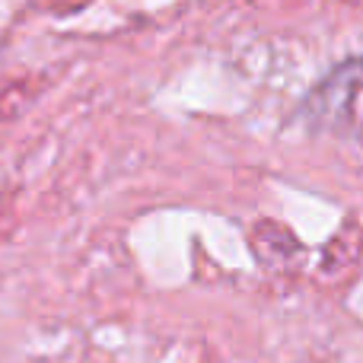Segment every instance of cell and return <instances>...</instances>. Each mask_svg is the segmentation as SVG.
I'll return each mask as SVG.
<instances>
[{"mask_svg": "<svg viewBox=\"0 0 363 363\" xmlns=\"http://www.w3.org/2000/svg\"><path fill=\"white\" fill-rule=\"evenodd\" d=\"M309 112L319 125L338 131H363V61L335 70L313 93Z\"/></svg>", "mask_w": 363, "mask_h": 363, "instance_id": "6da1fadb", "label": "cell"}]
</instances>
